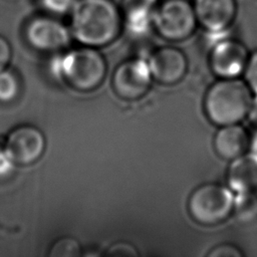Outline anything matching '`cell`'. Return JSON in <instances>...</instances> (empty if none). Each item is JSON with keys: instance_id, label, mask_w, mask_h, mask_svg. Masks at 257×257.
Segmentation results:
<instances>
[{"instance_id": "8fae6325", "label": "cell", "mask_w": 257, "mask_h": 257, "mask_svg": "<svg viewBox=\"0 0 257 257\" xmlns=\"http://www.w3.org/2000/svg\"><path fill=\"white\" fill-rule=\"evenodd\" d=\"M147 61L153 79L165 85H173L181 81L188 69L185 53L173 46H162L155 49Z\"/></svg>"}, {"instance_id": "cb8c5ba5", "label": "cell", "mask_w": 257, "mask_h": 257, "mask_svg": "<svg viewBox=\"0 0 257 257\" xmlns=\"http://www.w3.org/2000/svg\"><path fill=\"white\" fill-rule=\"evenodd\" d=\"M251 152L254 153L257 156V134L256 136L253 138V140L251 141Z\"/></svg>"}, {"instance_id": "7402d4cb", "label": "cell", "mask_w": 257, "mask_h": 257, "mask_svg": "<svg viewBox=\"0 0 257 257\" xmlns=\"http://www.w3.org/2000/svg\"><path fill=\"white\" fill-rule=\"evenodd\" d=\"M12 49L9 41L2 35H0V72L8 67L11 60Z\"/></svg>"}, {"instance_id": "ba28073f", "label": "cell", "mask_w": 257, "mask_h": 257, "mask_svg": "<svg viewBox=\"0 0 257 257\" xmlns=\"http://www.w3.org/2000/svg\"><path fill=\"white\" fill-rule=\"evenodd\" d=\"M45 148L44 134L34 125L22 124L8 134L4 152L14 165L30 166L43 156Z\"/></svg>"}, {"instance_id": "ffe728a7", "label": "cell", "mask_w": 257, "mask_h": 257, "mask_svg": "<svg viewBox=\"0 0 257 257\" xmlns=\"http://www.w3.org/2000/svg\"><path fill=\"white\" fill-rule=\"evenodd\" d=\"M105 255L111 257H136L139 253L132 244L127 242H117L107 249Z\"/></svg>"}, {"instance_id": "6da1fadb", "label": "cell", "mask_w": 257, "mask_h": 257, "mask_svg": "<svg viewBox=\"0 0 257 257\" xmlns=\"http://www.w3.org/2000/svg\"><path fill=\"white\" fill-rule=\"evenodd\" d=\"M68 15L72 39L84 46H107L123 30L122 14L113 0H76Z\"/></svg>"}, {"instance_id": "5b68a950", "label": "cell", "mask_w": 257, "mask_h": 257, "mask_svg": "<svg viewBox=\"0 0 257 257\" xmlns=\"http://www.w3.org/2000/svg\"><path fill=\"white\" fill-rule=\"evenodd\" d=\"M234 197L233 193L222 185L203 184L189 197L187 204L189 214L200 225H218L233 213Z\"/></svg>"}, {"instance_id": "5bb4252c", "label": "cell", "mask_w": 257, "mask_h": 257, "mask_svg": "<svg viewBox=\"0 0 257 257\" xmlns=\"http://www.w3.org/2000/svg\"><path fill=\"white\" fill-rule=\"evenodd\" d=\"M227 181L236 193L255 192L257 190V156L251 152L232 160L227 171Z\"/></svg>"}, {"instance_id": "277c9868", "label": "cell", "mask_w": 257, "mask_h": 257, "mask_svg": "<svg viewBox=\"0 0 257 257\" xmlns=\"http://www.w3.org/2000/svg\"><path fill=\"white\" fill-rule=\"evenodd\" d=\"M198 26L191 0L158 1L153 14V27L163 39L184 41L195 33Z\"/></svg>"}, {"instance_id": "9c48e42d", "label": "cell", "mask_w": 257, "mask_h": 257, "mask_svg": "<svg viewBox=\"0 0 257 257\" xmlns=\"http://www.w3.org/2000/svg\"><path fill=\"white\" fill-rule=\"evenodd\" d=\"M248 58L249 52L241 41L222 37L212 45L209 63L218 77L235 78L244 72Z\"/></svg>"}, {"instance_id": "7a4b0ae2", "label": "cell", "mask_w": 257, "mask_h": 257, "mask_svg": "<svg viewBox=\"0 0 257 257\" xmlns=\"http://www.w3.org/2000/svg\"><path fill=\"white\" fill-rule=\"evenodd\" d=\"M254 93L245 80L220 78L207 90L204 110L209 120L219 126L239 123L247 117Z\"/></svg>"}, {"instance_id": "2e32d148", "label": "cell", "mask_w": 257, "mask_h": 257, "mask_svg": "<svg viewBox=\"0 0 257 257\" xmlns=\"http://www.w3.org/2000/svg\"><path fill=\"white\" fill-rule=\"evenodd\" d=\"M20 81L17 73L8 67L0 72V102H9L17 97Z\"/></svg>"}, {"instance_id": "8992f818", "label": "cell", "mask_w": 257, "mask_h": 257, "mask_svg": "<svg viewBox=\"0 0 257 257\" xmlns=\"http://www.w3.org/2000/svg\"><path fill=\"white\" fill-rule=\"evenodd\" d=\"M24 38L34 50L51 54L64 52L72 40L68 25L46 13L33 16L26 22Z\"/></svg>"}, {"instance_id": "e0dca14e", "label": "cell", "mask_w": 257, "mask_h": 257, "mask_svg": "<svg viewBox=\"0 0 257 257\" xmlns=\"http://www.w3.org/2000/svg\"><path fill=\"white\" fill-rule=\"evenodd\" d=\"M80 255V244L72 237L59 238L51 245L48 251L49 257H79Z\"/></svg>"}, {"instance_id": "3957f363", "label": "cell", "mask_w": 257, "mask_h": 257, "mask_svg": "<svg viewBox=\"0 0 257 257\" xmlns=\"http://www.w3.org/2000/svg\"><path fill=\"white\" fill-rule=\"evenodd\" d=\"M106 61L97 48L84 46L65 51L59 58V73L73 89L88 92L97 88L106 74Z\"/></svg>"}, {"instance_id": "7c38bea8", "label": "cell", "mask_w": 257, "mask_h": 257, "mask_svg": "<svg viewBox=\"0 0 257 257\" xmlns=\"http://www.w3.org/2000/svg\"><path fill=\"white\" fill-rule=\"evenodd\" d=\"M159 0H120L123 30L136 39L148 37L154 31L153 14Z\"/></svg>"}, {"instance_id": "d6986e66", "label": "cell", "mask_w": 257, "mask_h": 257, "mask_svg": "<svg viewBox=\"0 0 257 257\" xmlns=\"http://www.w3.org/2000/svg\"><path fill=\"white\" fill-rule=\"evenodd\" d=\"M243 73L245 82L250 87L254 95H257V50L249 54V58Z\"/></svg>"}, {"instance_id": "44dd1931", "label": "cell", "mask_w": 257, "mask_h": 257, "mask_svg": "<svg viewBox=\"0 0 257 257\" xmlns=\"http://www.w3.org/2000/svg\"><path fill=\"white\" fill-rule=\"evenodd\" d=\"M208 257H242V251L232 244H220L207 254Z\"/></svg>"}, {"instance_id": "9a60e30c", "label": "cell", "mask_w": 257, "mask_h": 257, "mask_svg": "<svg viewBox=\"0 0 257 257\" xmlns=\"http://www.w3.org/2000/svg\"><path fill=\"white\" fill-rule=\"evenodd\" d=\"M241 223H250L257 218V195L254 192L236 193L233 213Z\"/></svg>"}, {"instance_id": "603a6c76", "label": "cell", "mask_w": 257, "mask_h": 257, "mask_svg": "<svg viewBox=\"0 0 257 257\" xmlns=\"http://www.w3.org/2000/svg\"><path fill=\"white\" fill-rule=\"evenodd\" d=\"M250 123L252 126L257 131V95L254 96L253 103L251 105V108L249 110V113L247 115Z\"/></svg>"}, {"instance_id": "30bf717a", "label": "cell", "mask_w": 257, "mask_h": 257, "mask_svg": "<svg viewBox=\"0 0 257 257\" xmlns=\"http://www.w3.org/2000/svg\"><path fill=\"white\" fill-rule=\"evenodd\" d=\"M198 25L206 33H226L234 23L237 13V0H191Z\"/></svg>"}, {"instance_id": "d4e9b609", "label": "cell", "mask_w": 257, "mask_h": 257, "mask_svg": "<svg viewBox=\"0 0 257 257\" xmlns=\"http://www.w3.org/2000/svg\"><path fill=\"white\" fill-rule=\"evenodd\" d=\"M5 1H7V2H17L18 0H5Z\"/></svg>"}, {"instance_id": "ac0fdd59", "label": "cell", "mask_w": 257, "mask_h": 257, "mask_svg": "<svg viewBox=\"0 0 257 257\" xmlns=\"http://www.w3.org/2000/svg\"><path fill=\"white\" fill-rule=\"evenodd\" d=\"M38 6L46 14L62 16L69 14L76 0H35Z\"/></svg>"}, {"instance_id": "52a82bcc", "label": "cell", "mask_w": 257, "mask_h": 257, "mask_svg": "<svg viewBox=\"0 0 257 257\" xmlns=\"http://www.w3.org/2000/svg\"><path fill=\"white\" fill-rule=\"evenodd\" d=\"M152 80L148 61L143 58H133L117 65L112 74L111 85L118 97L137 100L149 91Z\"/></svg>"}, {"instance_id": "4fadbf2b", "label": "cell", "mask_w": 257, "mask_h": 257, "mask_svg": "<svg viewBox=\"0 0 257 257\" xmlns=\"http://www.w3.org/2000/svg\"><path fill=\"white\" fill-rule=\"evenodd\" d=\"M213 145L220 158L232 161L246 154L251 140L244 126L234 123L221 126L215 135Z\"/></svg>"}]
</instances>
